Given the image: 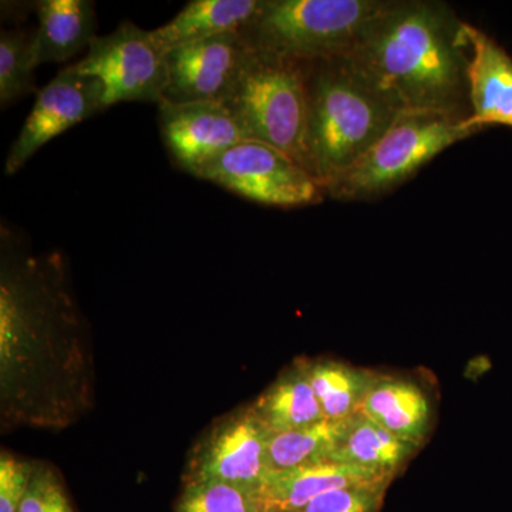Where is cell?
Listing matches in <instances>:
<instances>
[{"label":"cell","mask_w":512,"mask_h":512,"mask_svg":"<svg viewBox=\"0 0 512 512\" xmlns=\"http://www.w3.org/2000/svg\"><path fill=\"white\" fill-rule=\"evenodd\" d=\"M303 62L309 99L308 171L326 194L402 111L348 56Z\"/></svg>","instance_id":"7a4b0ae2"},{"label":"cell","mask_w":512,"mask_h":512,"mask_svg":"<svg viewBox=\"0 0 512 512\" xmlns=\"http://www.w3.org/2000/svg\"><path fill=\"white\" fill-rule=\"evenodd\" d=\"M252 410L269 433L301 429L326 419L303 366L278 380Z\"/></svg>","instance_id":"ac0fdd59"},{"label":"cell","mask_w":512,"mask_h":512,"mask_svg":"<svg viewBox=\"0 0 512 512\" xmlns=\"http://www.w3.org/2000/svg\"><path fill=\"white\" fill-rule=\"evenodd\" d=\"M416 448L397 439L372 419L357 412L343 420L332 460L392 477Z\"/></svg>","instance_id":"e0dca14e"},{"label":"cell","mask_w":512,"mask_h":512,"mask_svg":"<svg viewBox=\"0 0 512 512\" xmlns=\"http://www.w3.org/2000/svg\"><path fill=\"white\" fill-rule=\"evenodd\" d=\"M392 477L335 460L272 471L262 491L268 510L289 512L320 495L359 485L389 484Z\"/></svg>","instance_id":"4fadbf2b"},{"label":"cell","mask_w":512,"mask_h":512,"mask_svg":"<svg viewBox=\"0 0 512 512\" xmlns=\"http://www.w3.org/2000/svg\"><path fill=\"white\" fill-rule=\"evenodd\" d=\"M19 512H73L62 485L52 471H33L28 493L20 504Z\"/></svg>","instance_id":"cb8c5ba5"},{"label":"cell","mask_w":512,"mask_h":512,"mask_svg":"<svg viewBox=\"0 0 512 512\" xmlns=\"http://www.w3.org/2000/svg\"><path fill=\"white\" fill-rule=\"evenodd\" d=\"M389 0H264L245 30L255 52L296 60L348 56Z\"/></svg>","instance_id":"277c9868"},{"label":"cell","mask_w":512,"mask_h":512,"mask_svg":"<svg viewBox=\"0 0 512 512\" xmlns=\"http://www.w3.org/2000/svg\"><path fill=\"white\" fill-rule=\"evenodd\" d=\"M39 28L33 35V64L64 63L89 49L97 35L92 0H40L35 6Z\"/></svg>","instance_id":"5bb4252c"},{"label":"cell","mask_w":512,"mask_h":512,"mask_svg":"<svg viewBox=\"0 0 512 512\" xmlns=\"http://www.w3.org/2000/svg\"><path fill=\"white\" fill-rule=\"evenodd\" d=\"M254 49L242 32L224 33L170 50L163 101L222 103L234 89Z\"/></svg>","instance_id":"9c48e42d"},{"label":"cell","mask_w":512,"mask_h":512,"mask_svg":"<svg viewBox=\"0 0 512 512\" xmlns=\"http://www.w3.org/2000/svg\"><path fill=\"white\" fill-rule=\"evenodd\" d=\"M33 35L35 30L2 29L0 32V107L3 110L36 92Z\"/></svg>","instance_id":"44dd1931"},{"label":"cell","mask_w":512,"mask_h":512,"mask_svg":"<svg viewBox=\"0 0 512 512\" xmlns=\"http://www.w3.org/2000/svg\"><path fill=\"white\" fill-rule=\"evenodd\" d=\"M80 73L99 80L106 109L124 101L160 104L168 84L165 53L151 30L123 22L106 36H97L84 59L76 63Z\"/></svg>","instance_id":"52a82bcc"},{"label":"cell","mask_w":512,"mask_h":512,"mask_svg":"<svg viewBox=\"0 0 512 512\" xmlns=\"http://www.w3.org/2000/svg\"><path fill=\"white\" fill-rule=\"evenodd\" d=\"M264 495L221 481L190 480L178 512H266Z\"/></svg>","instance_id":"7402d4cb"},{"label":"cell","mask_w":512,"mask_h":512,"mask_svg":"<svg viewBox=\"0 0 512 512\" xmlns=\"http://www.w3.org/2000/svg\"><path fill=\"white\" fill-rule=\"evenodd\" d=\"M266 512H276V511H274V510H268V511H266Z\"/></svg>","instance_id":"484cf974"},{"label":"cell","mask_w":512,"mask_h":512,"mask_svg":"<svg viewBox=\"0 0 512 512\" xmlns=\"http://www.w3.org/2000/svg\"><path fill=\"white\" fill-rule=\"evenodd\" d=\"M468 119L402 111L392 126L357 158L326 195L339 201H366L399 187L448 147L480 133Z\"/></svg>","instance_id":"5b68a950"},{"label":"cell","mask_w":512,"mask_h":512,"mask_svg":"<svg viewBox=\"0 0 512 512\" xmlns=\"http://www.w3.org/2000/svg\"><path fill=\"white\" fill-rule=\"evenodd\" d=\"M326 419L345 420L359 412L376 376L336 362L302 365Z\"/></svg>","instance_id":"d6986e66"},{"label":"cell","mask_w":512,"mask_h":512,"mask_svg":"<svg viewBox=\"0 0 512 512\" xmlns=\"http://www.w3.org/2000/svg\"><path fill=\"white\" fill-rule=\"evenodd\" d=\"M359 412L417 447L429 423V402L416 384L375 377Z\"/></svg>","instance_id":"2e32d148"},{"label":"cell","mask_w":512,"mask_h":512,"mask_svg":"<svg viewBox=\"0 0 512 512\" xmlns=\"http://www.w3.org/2000/svg\"><path fill=\"white\" fill-rule=\"evenodd\" d=\"M103 110L106 104L99 80L80 73L76 63L64 67L37 92L35 106L6 157L5 174L18 173L53 138Z\"/></svg>","instance_id":"ba28073f"},{"label":"cell","mask_w":512,"mask_h":512,"mask_svg":"<svg viewBox=\"0 0 512 512\" xmlns=\"http://www.w3.org/2000/svg\"><path fill=\"white\" fill-rule=\"evenodd\" d=\"M197 178L266 207H309L326 197L318 181L298 161L256 140L229 148Z\"/></svg>","instance_id":"8992f818"},{"label":"cell","mask_w":512,"mask_h":512,"mask_svg":"<svg viewBox=\"0 0 512 512\" xmlns=\"http://www.w3.org/2000/svg\"><path fill=\"white\" fill-rule=\"evenodd\" d=\"M164 146L178 168L198 174L229 148L249 140L222 103L158 104Z\"/></svg>","instance_id":"30bf717a"},{"label":"cell","mask_w":512,"mask_h":512,"mask_svg":"<svg viewBox=\"0 0 512 512\" xmlns=\"http://www.w3.org/2000/svg\"><path fill=\"white\" fill-rule=\"evenodd\" d=\"M348 57L399 111L470 117L463 20L447 3L389 0Z\"/></svg>","instance_id":"6da1fadb"},{"label":"cell","mask_w":512,"mask_h":512,"mask_svg":"<svg viewBox=\"0 0 512 512\" xmlns=\"http://www.w3.org/2000/svg\"><path fill=\"white\" fill-rule=\"evenodd\" d=\"M262 5L264 0H191L170 22L151 30V36L167 55L177 47L224 33H244Z\"/></svg>","instance_id":"9a60e30c"},{"label":"cell","mask_w":512,"mask_h":512,"mask_svg":"<svg viewBox=\"0 0 512 512\" xmlns=\"http://www.w3.org/2000/svg\"><path fill=\"white\" fill-rule=\"evenodd\" d=\"M467 45L468 124L512 127V57L483 30L463 22Z\"/></svg>","instance_id":"7c38bea8"},{"label":"cell","mask_w":512,"mask_h":512,"mask_svg":"<svg viewBox=\"0 0 512 512\" xmlns=\"http://www.w3.org/2000/svg\"><path fill=\"white\" fill-rule=\"evenodd\" d=\"M268 436L254 410L231 417L198 451L190 480L221 481L262 494L271 474Z\"/></svg>","instance_id":"8fae6325"},{"label":"cell","mask_w":512,"mask_h":512,"mask_svg":"<svg viewBox=\"0 0 512 512\" xmlns=\"http://www.w3.org/2000/svg\"><path fill=\"white\" fill-rule=\"evenodd\" d=\"M343 420H320L301 429L269 433L268 463L272 471L332 460Z\"/></svg>","instance_id":"ffe728a7"},{"label":"cell","mask_w":512,"mask_h":512,"mask_svg":"<svg viewBox=\"0 0 512 512\" xmlns=\"http://www.w3.org/2000/svg\"><path fill=\"white\" fill-rule=\"evenodd\" d=\"M249 140L288 154L308 170V80L303 60L255 52L222 101Z\"/></svg>","instance_id":"3957f363"},{"label":"cell","mask_w":512,"mask_h":512,"mask_svg":"<svg viewBox=\"0 0 512 512\" xmlns=\"http://www.w3.org/2000/svg\"><path fill=\"white\" fill-rule=\"evenodd\" d=\"M387 484L359 485L330 491L289 512H379Z\"/></svg>","instance_id":"603a6c76"},{"label":"cell","mask_w":512,"mask_h":512,"mask_svg":"<svg viewBox=\"0 0 512 512\" xmlns=\"http://www.w3.org/2000/svg\"><path fill=\"white\" fill-rule=\"evenodd\" d=\"M33 470L9 454L0 457V512H19L20 504L28 493Z\"/></svg>","instance_id":"d4e9b609"}]
</instances>
